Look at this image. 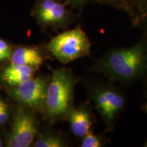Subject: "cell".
Segmentation results:
<instances>
[{
  "instance_id": "ffe728a7",
  "label": "cell",
  "mask_w": 147,
  "mask_h": 147,
  "mask_svg": "<svg viewBox=\"0 0 147 147\" xmlns=\"http://www.w3.org/2000/svg\"><path fill=\"white\" fill-rule=\"evenodd\" d=\"M3 146V143H2V141L1 140V139H0V147H1Z\"/></svg>"
},
{
  "instance_id": "e0dca14e",
  "label": "cell",
  "mask_w": 147,
  "mask_h": 147,
  "mask_svg": "<svg viewBox=\"0 0 147 147\" xmlns=\"http://www.w3.org/2000/svg\"><path fill=\"white\" fill-rule=\"evenodd\" d=\"M0 51L5 53L8 57H10L11 55V49L9 45L5 41L1 39H0Z\"/></svg>"
},
{
  "instance_id": "6da1fadb",
  "label": "cell",
  "mask_w": 147,
  "mask_h": 147,
  "mask_svg": "<svg viewBox=\"0 0 147 147\" xmlns=\"http://www.w3.org/2000/svg\"><path fill=\"white\" fill-rule=\"evenodd\" d=\"M90 69L104 75L110 82L130 85L147 72V44L141 38L132 47L106 51L93 61Z\"/></svg>"
},
{
  "instance_id": "5b68a950",
  "label": "cell",
  "mask_w": 147,
  "mask_h": 147,
  "mask_svg": "<svg viewBox=\"0 0 147 147\" xmlns=\"http://www.w3.org/2000/svg\"><path fill=\"white\" fill-rule=\"evenodd\" d=\"M33 14L43 27L66 28L75 21V15L60 0H39Z\"/></svg>"
},
{
  "instance_id": "9a60e30c",
  "label": "cell",
  "mask_w": 147,
  "mask_h": 147,
  "mask_svg": "<svg viewBox=\"0 0 147 147\" xmlns=\"http://www.w3.org/2000/svg\"><path fill=\"white\" fill-rule=\"evenodd\" d=\"M92 1H95V0H65V3L70 5L72 8L81 10Z\"/></svg>"
},
{
  "instance_id": "ac0fdd59",
  "label": "cell",
  "mask_w": 147,
  "mask_h": 147,
  "mask_svg": "<svg viewBox=\"0 0 147 147\" xmlns=\"http://www.w3.org/2000/svg\"><path fill=\"white\" fill-rule=\"evenodd\" d=\"M8 57H9L8 56V55H5V53L1 52V51H0V61L4 60V59H7Z\"/></svg>"
},
{
  "instance_id": "9c48e42d",
  "label": "cell",
  "mask_w": 147,
  "mask_h": 147,
  "mask_svg": "<svg viewBox=\"0 0 147 147\" xmlns=\"http://www.w3.org/2000/svg\"><path fill=\"white\" fill-rule=\"evenodd\" d=\"M44 60V56L38 47H20L14 51L11 58V64L30 66L38 69L43 63Z\"/></svg>"
},
{
  "instance_id": "4fadbf2b",
  "label": "cell",
  "mask_w": 147,
  "mask_h": 147,
  "mask_svg": "<svg viewBox=\"0 0 147 147\" xmlns=\"http://www.w3.org/2000/svg\"><path fill=\"white\" fill-rule=\"evenodd\" d=\"M131 2L136 15L135 25H137L140 21L147 14V0H131Z\"/></svg>"
},
{
  "instance_id": "30bf717a",
  "label": "cell",
  "mask_w": 147,
  "mask_h": 147,
  "mask_svg": "<svg viewBox=\"0 0 147 147\" xmlns=\"http://www.w3.org/2000/svg\"><path fill=\"white\" fill-rule=\"evenodd\" d=\"M33 146L35 147H67V141L61 135L56 134H46L40 136Z\"/></svg>"
},
{
  "instance_id": "ba28073f",
  "label": "cell",
  "mask_w": 147,
  "mask_h": 147,
  "mask_svg": "<svg viewBox=\"0 0 147 147\" xmlns=\"http://www.w3.org/2000/svg\"><path fill=\"white\" fill-rule=\"evenodd\" d=\"M89 106L83 103L78 108L74 107L67 117L71 133L77 138H82L91 130L93 116Z\"/></svg>"
},
{
  "instance_id": "3957f363",
  "label": "cell",
  "mask_w": 147,
  "mask_h": 147,
  "mask_svg": "<svg viewBox=\"0 0 147 147\" xmlns=\"http://www.w3.org/2000/svg\"><path fill=\"white\" fill-rule=\"evenodd\" d=\"M84 85L89 100L93 102L107 131H110L125 107V96L120 89L110 83L85 81Z\"/></svg>"
},
{
  "instance_id": "7a4b0ae2",
  "label": "cell",
  "mask_w": 147,
  "mask_h": 147,
  "mask_svg": "<svg viewBox=\"0 0 147 147\" xmlns=\"http://www.w3.org/2000/svg\"><path fill=\"white\" fill-rule=\"evenodd\" d=\"M79 78L68 68L52 70L48 84L44 113L51 122L66 121L74 106V90Z\"/></svg>"
},
{
  "instance_id": "7c38bea8",
  "label": "cell",
  "mask_w": 147,
  "mask_h": 147,
  "mask_svg": "<svg viewBox=\"0 0 147 147\" xmlns=\"http://www.w3.org/2000/svg\"><path fill=\"white\" fill-rule=\"evenodd\" d=\"M105 144V138L102 136L93 133L91 130L82 138L80 146L81 147H102Z\"/></svg>"
},
{
  "instance_id": "2e32d148",
  "label": "cell",
  "mask_w": 147,
  "mask_h": 147,
  "mask_svg": "<svg viewBox=\"0 0 147 147\" xmlns=\"http://www.w3.org/2000/svg\"><path fill=\"white\" fill-rule=\"evenodd\" d=\"M8 106L0 100V124H3L8 119Z\"/></svg>"
},
{
  "instance_id": "8992f818",
  "label": "cell",
  "mask_w": 147,
  "mask_h": 147,
  "mask_svg": "<svg viewBox=\"0 0 147 147\" xmlns=\"http://www.w3.org/2000/svg\"><path fill=\"white\" fill-rule=\"evenodd\" d=\"M47 80L39 76L29 79L15 87L14 95L18 102L34 111L42 113L45 110Z\"/></svg>"
},
{
  "instance_id": "52a82bcc",
  "label": "cell",
  "mask_w": 147,
  "mask_h": 147,
  "mask_svg": "<svg viewBox=\"0 0 147 147\" xmlns=\"http://www.w3.org/2000/svg\"><path fill=\"white\" fill-rule=\"evenodd\" d=\"M38 134V124L34 116L20 108L14 116L12 129L8 138L10 147H28Z\"/></svg>"
},
{
  "instance_id": "8fae6325",
  "label": "cell",
  "mask_w": 147,
  "mask_h": 147,
  "mask_svg": "<svg viewBox=\"0 0 147 147\" xmlns=\"http://www.w3.org/2000/svg\"><path fill=\"white\" fill-rule=\"evenodd\" d=\"M95 1L102 4L113 7L117 10L125 12L131 18L134 25H136V15L131 0H95Z\"/></svg>"
},
{
  "instance_id": "5bb4252c",
  "label": "cell",
  "mask_w": 147,
  "mask_h": 147,
  "mask_svg": "<svg viewBox=\"0 0 147 147\" xmlns=\"http://www.w3.org/2000/svg\"><path fill=\"white\" fill-rule=\"evenodd\" d=\"M137 25H141L142 27V39L144 40L147 44V14L144 18H142V19L140 21V22ZM143 80V84H144V97H147V72L144 78H142Z\"/></svg>"
},
{
  "instance_id": "d6986e66",
  "label": "cell",
  "mask_w": 147,
  "mask_h": 147,
  "mask_svg": "<svg viewBox=\"0 0 147 147\" xmlns=\"http://www.w3.org/2000/svg\"><path fill=\"white\" fill-rule=\"evenodd\" d=\"M146 98H147V97H146ZM141 108H142L143 112H144V113H145L147 115V101L142 104V106H141Z\"/></svg>"
},
{
  "instance_id": "44dd1931",
  "label": "cell",
  "mask_w": 147,
  "mask_h": 147,
  "mask_svg": "<svg viewBox=\"0 0 147 147\" xmlns=\"http://www.w3.org/2000/svg\"><path fill=\"white\" fill-rule=\"evenodd\" d=\"M144 146H147V140L146 141V142H144Z\"/></svg>"
},
{
  "instance_id": "277c9868",
  "label": "cell",
  "mask_w": 147,
  "mask_h": 147,
  "mask_svg": "<svg viewBox=\"0 0 147 147\" xmlns=\"http://www.w3.org/2000/svg\"><path fill=\"white\" fill-rule=\"evenodd\" d=\"M47 49L62 64L89 56L91 42L80 26L58 34L47 45Z\"/></svg>"
}]
</instances>
